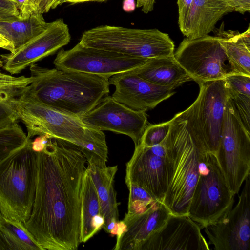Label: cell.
Wrapping results in <instances>:
<instances>
[{
    "mask_svg": "<svg viewBox=\"0 0 250 250\" xmlns=\"http://www.w3.org/2000/svg\"><path fill=\"white\" fill-rule=\"evenodd\" d=\"M233 10L244 14L250 10V0H224Z\"/></svg>",
    "mask_w": 250,
    "mask_h": 250,
    "instance_id": "d590c367",
    "label": "cell"
},
{
    "mask_svg": "<svg viewBox=\"0 0 250 250\" xmlns=\"http://www.w3.org/2000/svg\"><path fill=\"white\" fill-rule=\"evenodd\" d=\"M137 7H142V10L145 13H147L153 10V6L151 5L150 0H137Z\"/></svg>",
    "mask_w": 250,
    "mask_h": 250,
    "instance_id": "74e56055",
    "label": "cell"
},
{
    "mask_svg": "<svg viewBox=\"0 0 250 250\" xmlns=\"http://www.w3.org/2000/svg\"><path fill=\"white\" fill-rule=\"evenodd\" d=\"M42 250L23 223L0 213V250Z\"/></svg>",
    "mask_w": 250,
    "mask_h": 250,
    "instance_id": "d4e9b609",
    "label": "cell"
},
{
    "mask_svg": "<svg viewBox=\"0 0 250 250\" xmlns=\"http://www.w3.org/2000/svg\"><path fill=\"white\" fill-rule=\"evenodd\" d=\"M133 71L154 84L174 89L184 83L192 80L176 61L174 55L149 59L143 65Z\"/></svg>",
    "mask_w": 250,
    "mask_h": 250,
    "instance_id": "44dd1931",
    "label": "cell"
},
{
    "mask_svg": "<svg viewBox=\"0 0 250 250\" xmlns=\"http://www.w3.org/2000/svg\"><path fill=\"white\" fill-rule=\"evenodd\" d=\"M162 144L171 173L163 203L173 215H188L202 162L208 151L193 103L171 119L169 131Z\"/></svg>",
    "mask_w": 250,
    "mask_h": 250,
    "instance_id": "7a4b0ae2",
    "label": "cell"
},
{
    "mask_svg": "<svg viewBox=\"0 0 250 250\" xmlns=\"http://www.w3.org/2000/svg\"><path fill=\"white\" fill-rule=\"evenodd\" d=\"M56 6V5H55ZM56 7V6H55Z\"/></svg>",
    "mask_w": 250,
    "mask_h": 250,
    "instance_id": "7bdbcfd3",
    "label": "cell"
},
{
    "mask_svg": "<svg viewBox=\"0 0 250 250\" xmlns=\"http://www.w3.org/2000/svg\"><path fill=\"white\" fill-rule=\"evenodd\" d=\"M109 83L115 87L111 96L115 100L137 111L153 109L175 93L174 89L154 84L133 70L112 76Z\"/></svg>",
    "mask_w": 250,
    "mask_h": 250,
    "instance_id": "e0dca14e",
    "label": "cell"
},
{
    "mask_svg": "<svg viewBox=\"0 0 250 250\" xmlns=\"http://www.w3.org/2000/svg\"><path fill=\"white\" fill-rule=\"evenodd\" d=\"M3 62L1 59V58H0V67H3Z\"/></svg>",
    "mask_w": 250,
    "mask_h": 250,
    "instance_id": "60d3db41",
    "label": "cell"
},
{
    "mask_svg": "<svg viewBox=\"0 0 250 250\" xmlns=\"http://www.w3.org/2000/svg\"><path fill=\"white\" fill-rule=\"evenodd\" d=\"M48 24L42 14L0 20V34L13 44L15 49L43 31Z\"/></svg>",
    "mask_w": 250,
    "mask_h": 250,
    "instance_id": "cb8c5ba5",
    "label": "cell"
},
{
    "mask_svg": "<svg viewBox=\"0 0 250 250\" xmlns=\"http://www.w3.org/2000/svg\"><path fill=\"white\" fill-rule=\"evenodd\" d=\"M223 80L228 89L250 97V76L232 73L225 77Z\"/></svg>",
    "mask_w": 250,
    "mask_h": 250,
    "instance_id": "4dcf8cb0",
    "label": "cell"
},
{
    "mask_svg": "<svg viewBox=\"0 0 250 250\" xmlns=\"http://www.w3.org/2000/svg\"><path fill=\"white\" fill-rule=\"evenodd\" d=\"M232 11L224 0H193L183 34L188 39L208 35L223 16Z\"/></svg>",
    "mask_w": 250,
    "mask_h": 250,
    "instance_id": "ffe728a7",
    "label": "cell"
},
{
    "mask_svg": "<svg viewBox=\"0 0 250 250\" xmlns=\"http://www.w3.org/2000/svg\"><path fill=\"white\" fill-rule=\"evenodd\" d=\"M155 0H150V2L152 6L154 7V4Z\"/></svg>",
    "mask_w": 250,
    "mask_h": 250,
    "instance_id": "b9f144b4",
    "label": "cell"
},
{
    "mask_svg": "<svg viewBox=\"0 0 250 250\" xmlns=\"http://www.w3.org/2000/svg\"><path fill=\"white\" fill-rule=\"evenodd\" d=\"M107 0H65L63 3H69L71 4H76L89 1L103 2Z\"/></svg>",
    "mask_w": 250,
    "mask_h": 250,
    "instance_id": "ab89813d",
    "label": "cell"
},
{
    "mask_svg": "<svg viewBox=\"0 0 250 250\" xmlns=\"http://www.w3.org/2000/svg\"><path fill=\"white\" fill-rule=\"evenodd\" d=\"M215 154L227 185L235 195L250 174V132L244 125L228 96Z\"/></svg>",
    "mask_w": 250,
    "mask_h": 250,
    "instance_id": "ba28073f",
    "label": "cell"
},
{
    "mask_svg": "<svg viewBox=\"0 0 250 250\" xmlns=\"http://www.w3.org/2000/svg\"><path fill=\"white\" fill-rule=\"evenodd\" d=\"M86 163L77 146L61 139L51 138L38 152L35 198L23 224L42 250H76L81 243Z\"/></svg>",
    "mask_w": 250,
    "mask_h": 250,
    "instance_id": "6da1fadb",
    "label": "cell"
},
{
    "mask_svg": "<svg viewBox=\"0 0 250 250\" xmlns=\"http://www.w3.org/2000/svg\"><path fill=\"white\" fill-rule=\"evenodd\" d=\"M174 57L198 83L223 79L239 73L230 63L215 36L184 39Z\"/></svg>",
    "mask_w": 250,
    "mask_h": 250,
    "instance_id": "9c48e42d",
    "label": "cell"
},
{
    "mask_svg": "<svg viewBox=\"0 0 250 250\" xmlns=\"http://www.w3.org/2000/svg\"><path fill=\"white\" fill-rule=\"evenodd\" d=\"M16 103L19 120L25 125L28 138L47 135L70 142L80 149L88 164L106 167L108 147L103 131L86 125L79 117L41 104L27 93L26 87Z\"/></svg>",
    "mask_w": 250,
    "mask_h": 250,
    "instance_id": "277c9868",
    "label": "cell"
},
{
    "mask_svg": "<svg viewBox=\"0 0 250 250\" xmlns=\"http://www.w3.org/2000/svg\"><path fill=\"white\" fill-rule=\"evenodd\" d=\"M171 125V119L158 124L147 125L139 144L152 146L161 144L168 134Z\"/></svg>",
    "mask_w": 250,
    "mask_h": 250,
    "instance_id": "f1b7e54d",
    "label": "cell"
},
{
    "mask_svg": "<svg viewBox=\"0 0 250 250\" xmlns=\"http://www.w3.org/2000/svg\"><path fill=\"white\" fill-rule=\"evenodd\" d=\"M215 30V36L233 66L238 73L250 76V25L242 33L225 30L223 22Z\"/></svg>",
    "mask_w": 250,
    "mask_h": 250,
    "instance_id": "603a6c76",
    "label": "cell"
},
{
    "mask_svg": "<svg viewBox=\"0 0 250 250\" xmlns=\"http://www.w3.org/2000/svg\"><path fill=\"white\" fill-rule=\"evenodd\" d=\"M200 91L193 102L197 120L209 151L218 150L228 94L223 79L198 83Z\"/></svg>",
    "mask_w": 250,
    "mask_h": 250,
    "instance_id": "9a60e30c",
    "label": "cell"
},
{
    "mask_svg": "<svg viewBox=\"0 0 250 250\" xmlns=\"http://www.w3.org/2000/svg\"><path fill=\"white\" fill-rule=\"evenodd\" d=\"M126 186L129 190L127 214H133L142 212L155 201H157L144 188L136 184L129 183Z\"/></svg>",
    "mask_w": 250,
    "mask_h": 250,
    "instance_id": "83f0119b",
    "label": "cell"
},
{
    "mask_svg": "<svg viewBox=\"0 0 250 250\" xmlns=\"http://www.w3.org/2000/svg\"><path fill=\"white\" fill-rule=\"evenodd\" d=\"M32 82L30 76H13L3 73L0 70V88H22L28 86Z\"/></svg>",
    "mask_w": 250,
    "mask_h": 250,
    "instance_id": "d6a6232c",
    "label": "cell"
},
{
    "mask_svg": "<svg viewBox=\"0 0 250 250\" xmlns=\"http://www.w3.org/2000/svg\"><path fill=\"white\" fill-rule=\"evenodd\" d=\"M57 0H26L20 12V17L28 18L35 14H43L56 8Z\"/></svg>",
    "mask_w": 250,
    "mask_h": 250,
    "instance_id": "1f68e13d",
    "label": "cell"
},
{
    "mask_svg": "<svg viewBox=\"0 0 250 250\" xmlns=\"http://www.w3.org/2000/svg\"><path fill=\"white\" fill-rule=\"evenodd\" d=\"M171 214L164 204L159 201L142 212L126 213L122 220L125 229L116 236L113 250H139L140 246L165 224Z\"/></svg>",
    "mask_w": 250,
    "mask_h": 250,
    "instance_id": "ac0fdd59",
    "label": "cell"
},
{
    "mask_svg": "<svg viewBox=\"0 0 250 250\" xmlns=\"http://www.w3.org/2000/svg\"><path fill=\"white\" fill-rule=\"evenodd\" d=\"M201 230L188 215L171 214L139 250H209Z\"/></svg>",
    "mask_w": 250,
    "mask_h": 250,
    "instance_id": "2e32d148",
    "label": "cell"
},
{
    "mask_svg": "<svg viewBox=\"0 0 250 250\" xmlns=\"http://www.w3.org/2000/svg\"><path fill=\"white\" fill-rule=\"evenodd\" d=\"M0 48L13 52L15 50L13 44L0 34Z\"/></svg>",
    "mask_w": 250,
    "mask_h": 250,
    "instance_id": "f35d334b",
    "label": "cell"
},
{
    "mask_svg": "<svg viewBox=\"0 0 250 250\" xmlns=\"http://www.w3.org/2000/svg\"><path fill=\"white\" fill-rule=\"evenodd\" d=\"M80 119L95 129L127 135L135 146L139 144L148 125L146 112L133 110L108 95Z\"/></svg>",
    "mask_w": 250,
    "mask_h": 250,
    "instance_id": "4fadbf2b",
    "label": "cell"
},
{
    "mask_svg": "<svg viewBox=\"0 0 250 250\" xmlns=\"http://www.w3.org/2000/svg\"><path fill=\"white\" fill-rule=\"evenodd\" d=\"M32 83L28 94L41 104L81 118L109 93V79L97 75L29 66Z\"/></svg>",
    "mask_w": 250,
    "mask_h": 250,
    "instance_id": "3957f363",
    "label": "cell"
},
{
    "mask_svg": "<svg viewBox=\"0 0 250 250\" xmlns=\"http://www.w3.org/2000/svg\"><path fill=\"white\" fill-rule=\"evenodd\" d=\"M20 17V11L11 0H0V20Z\"/></svg>",
    "mask_w": 250,
    "mask_h": 250,
    "instance_id": "836d02e7",
    "label": "cell"
},
{
    "mask_svg": "<svg viewBox=\"0 0 250 250\" xmlns=\"http://www.w3.org/2000/svg\"><path fill=\"white\" fill-rule=\"evenodd\" d=\"M86 169L97 191L101 214L104 220L103 229L106 232L116 235L119 222V204L117 201L114 183L118 166L100 168L88 164Z\"/></svg>",
    "mask_w": 250,
    "mask_h": 250,
    "instance_id": "d6986e66",
    "label": "cell"
},
{
    "mask_svg": "<svg viewBox=\"0 0 250 250\" xmlns=\"http://www.w3.org/2000/svg\"><path fill=\"white\" fill-rule=\"evenodd\" d=\"M104 223L97 191L86 168L82 188L81 243L91 239L103 229Z\"/></svg>",
    "mask_w": 250,
    "mask_h": 250,
    "instance_id": "7402d4cb",
    "label": "cell"
},
{
    "mask_svg": "<svg viewBox=\"0 0 250 250\" xmlns=\"http://www.w3.org/2000/svg\"><path fill=\"white\" fill-rule=\"evenodd\" d=\"M79 43L86 47L144 59L170 57L174 53V43L169 36L156 28L102 25L84 31Z\"/></svg>",
    "mask_w": 250,
    "mask_h": 250,
    "instance_id": "8992f818",
    "label": "cell"
},
{
    "mask_svg": "<svg viewBox=\"0 0 250 250\" xmlns=\"http://www.w3.org/2000/svg\"><path fill=\"white\" fill-rule=\"evenodd\" d=\"M234 196L227 185L216 154L208 151L201 164L188 215L202 229L233 207Z\"/></svg>",
    "mask_w": 250,
    "mask_h": 250,
    "instance_id": "52a82bcc",
    "label": "cell"
},
{
    "mask_svg": "<svg viewBox=\"0 0 250 250\" xmlns=\"http://www.w3.org/2000/svg\"><path fill=\"white\" fill-rule=\"evenodd\" d=\"M149 59L86 47L78 42L70 49L59 51L53 63L59 70L97 75L109 79L115 74L140 67Z\"/></svg>",
    "mask_w": 250,
    "mask_h": 250,
    "instance_id": "30bf717a",
    "label": "cell"
},
{
    "mask_svg": "<svg viewBox=\"0 0 250 250\" xmlns=\"http://www.w3.org/2000/svg\"><path fill=\"white\" fill-rule=\"evenodd\" d=\"M51 138L47 135L38 136L34 140H32V149L36 152L42 151Z\"/></svg>",
    "mask_w": 250,
    "mask_h": 250,
    "instance_id": "8d00e7d4",
    "label": "cell"
},
{
    "mask_svg": "<svg viewBox=\"0 0 250 250\" xmlns=\"http://www.w3.org/2000/svg\"><path fill=\"white\" fill-rule=\"evenodd\" d=\"M171 173L165 148L138 144L126 165L125 182L144 188L156 200L163 202Z\"/></svg>",
    "mask_w": 250,
    "mask_h": 250,
    "instance_id": "8fae6325",
    "label": "cell"
},
{
    "mask_svg": "<svg viewBox=\"0 0 250 250\" xmlns=\"http://www.w3.org/2000/svg\"><path fill=\"white\" fill-rule=\"evenodd\" d=\"M31 141L0 162V213L22 223L30 217L36 189L38 152Z\"/></svg>",
    "mask_w": 250,
    "mask_h": 250,
    "instance_id": "5b68a950",
    "label": "cell"
},
{
    "mask_svg": "<svg viewBox=\"0 0 250 250\" xmlns=\"http://www.w3.org/2000/svg\"><path fill=\"white\" fill-rule=\"evenodd\" d=\"M25 88H0V125L19 120L16 101Z\"/></svg>",
    "mask_w": 250,
    "mask_h": 250,
    "instance_id": "4316f807",
    "label": "cell"
},
{
    "mask_svg": "<svg viewBox=\"0 0 250 250\" xmlns=\"http://www.w3.org/2000/svg\"><path fill=\"white\" fill-rule=\"evenodd\" d=\"M225 87L228 96L231 101L242 122L246 128L250 132V97L235 92Z\"/></svg>",
    "mask_w": 250,
    "mask_h": 250,
    "instance_id": "f546056e",
    "label": "cell"
},
{
    "mask_svg": "<svg viewBox=\"0 0 250 250\" xmlns=\"http://www.w3.org/2000/svg\"><path fill=\"white\" fill-rule=\"evenodd\" d=\"M193 0H178V24L180 31L184 33Z\"/></svg>",
    "mask_w": 250,
    "mask_h": 250,
    "instance_id": "e575fe53",
    "label": "cell"
},
{
    "mask_svg": "<svg viewBox=\"0 0 250 250\" xmlns=\"http://www.w3.org/2000/svg\"><path fill=\"white\" fill-rule=\"evenodd\" d=\"M28 138L17 122L0 125V162L24 145Z\"/></svg>",
    "mask_w": 250,
    "mask_h": 250,
    "instance_id": "484cf974",
    "label": "cell"
},
{
    "mask_svg": "<svg viewBox=\"0 0 250 250\" xmlns=\"http://www.w3.org/2000/svg\"><path fill=\"white\" fill-rule=\"evenodd\" d=\"M68 25L62 18L49 22L46 28L26 43L9 53L0 55L3 68L11 74L55 53L70 41Z\"/></svg>",
    "mask_w": 250,
    "mask_h": 250,
    "instance_id": "5bb4252c",
    "label": "cell"
},
{
    "mask_svg": "<svg viewBox=\"0 0 250 250\" xmlns=\"http://www.w3.org/2000/svg\"><path fill=\"white\" fill-rule=\"evenodd\" d=\"M244 182L234 208L204 228L215 250H250V174Z\"/></svg>",
    "mask_w": 250,
    "mask_h": 250,
    "instance_id": "7c38bea8",
    "label": "cell"
}]
</instances>
